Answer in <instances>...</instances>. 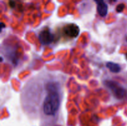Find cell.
<instances>
[{
    "instance_id": "obj_4",
    "label": "cell",
    "mask_w": 127,
    "mask_h": 126,
    "mask_svg": "<svg viewBox=\"0 0 127 126\" xmlns=\"http://www.w3.org/2000/svg\"><path fill=\"white\" fill-rule=\"evenodd\" d=\"M38 38L41 44L43 45H47L53 42L54 35L50 32L49 28H45L40 31L38 35Z\"/></svg>"
},
{
    "instance_id": "obj_6",
    "label": "cell",
    "mask_w": 127,
    "mask_h": 126,
    "mask_svg": "<svg viewBox=\"0 0 127 126\" xmlns=\"http://www.w3.org/2000/svg\"><path fill=\"white\" fill-rule=\"evenodd\" d=\"M106 66L111 72L119 73L121 70L120 65L113 62H108L106 64Z\"/></svg>"
},
{
    "instance_id": "obj_7",
    "label": "cell",
    "mask_w": 127,
    "mask_h": 126,
    "mask_svg": "<svg viewBox=\"0 0 127 126\" xmlns=\"http://www.w3.org/2000/svg\"><path fill=\"white\" fill-rule=\"evenodd\" d=\"M124 8H125V4L123 3L120 4L118 5L116 7V11H117L118 12H122L123 11H124Z\"/></svg>"
},
{
    "instance_id": "obj_8",
    "label": "cell",
    "mask_w": 127,
    "mask_h": 126,
    "mask_svg": "<svg viewBox=\"0 0 127 126\" xmlns=\"http://www.w3.org/2000/svg\"><path fill=\"white\" fill-rule=\"evenodd\" d=\"M126 57H127V55H126Z\"/></svg>"
},
{
    "instance_id": "obj_3",
    "label": "cell",
    "mask_w": 127,
    "mask_h": 126,
    "mask_svg": "<svg viewBox=\"0 0 127 126\" xmlns=\"http://www.w3.org/2000/svg\"><path fill=\"white\" fill-rule=\"evenodd\" d=\"M63 33L69 38H75L79 35L80 29L78 25L75 23H68L65 25L63 28Z\"/></svg>"
},
{
    "instance_id": "obj_1",
    "label": "cell",
    "mask_w": 127,
    "mask_h": 126,
    "mask_svg": "<svg viewBox=\"0 0 127 126\" xmlns=\"http://www.w3.org/2000/svg\"><path fill=\"white\" fill-rule=\"evenodd\" d=\"M63 74L43 70L26 83L21 94V103L26 113L35 117L54 118L64 100Z\"/></svg>"
},
{
    "instance_id": "obj_5",
    "label": "cell",
    "mask_w": 127,
    "mask_h": 126,
    "mask_svg": "<svg viewBox=\"0 0 127 126\" xmlns=\"http://www.w3.org/2000/svg\"><path fill=\"white\" fill-rule=\"evenodd\" d=\"M97 3V10L100 17H104L108 12V6L104 0H94Z\"/></svg>"
},
{
    "instance_id": "obj_2",
    "label": "cell",
    "mask_w": 127,
    "mask_h": 126,
    "mask_svg": "<svg viewBox=\"0 0 127 126\" xmlns=\"http://www.w3.org/2000/svg\"><path fill=\"white\" fill-rule=\"evenodd\" d=\"M104 85L110 90L113 96L118 100L123 99L127 95V91L121 85L114 80H106L104 82Z\"/></svg>"
}]
</instances>
